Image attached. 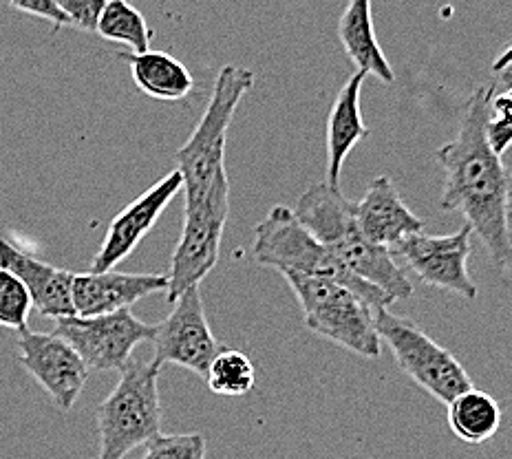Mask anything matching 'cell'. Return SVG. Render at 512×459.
Segmentation results:
<instances>
[{
	"instance_id": "obj_25",
	"label": "cell",
	"mask_w": 512,
	"mask_h": 459,
	"mask_svg": "<svg viewBox=\"0 0 512 459\" xmlns=\"http://www.w3.org/2000/svg\"><path fill=\"white\" fill-rule=\"evenodd\" d=\"M488 144L495 155H504L512 146V87L490 98V117L486 124Z\"/></svg>"
},
{
	"instance_id": "obj_20",
	"label": "cell",
	"mask_w": 512,
	"mask_h": 459,
	"mask_svg": "<svg viewBox=\"0 0 512 459\" xmlns=\"http://www.w3.org/2000/svg\"><path fill=\"white\" fill-rule=\"evenodd\" d=\"M448 426L457 440L484 444L495 437L501 426V407L488 393L471 389L448 404Z\"/></svg>"
},
{
	"instance_id": "obj_12",
	"label": "cell",
	"mask_w": 512,
	"mask_h": 459,
	"mask_svg": "<svg viewBox=\"0 0 512 459\" xmlns=\"http://www.w3.org/2000/svg\"><path fill=\"white\" fill-rule=\"evenodd\" d=\"M18 362L47 391L60 411H71L89 380L78 351L56 334L27 332L18 338Z\"/></svg>"
},
{
	"instance_id": "obj_15",
	"label": "cell",
	"mask_w": 512,
	"mask_h": 459,
	"mask_svg": "<svg viewBox=\"0 0 512 459\" xmlns=\"http://www.w3.org/2000/svg\"><path fill=\"white\" fill-rule=\"evenodd\" d=\"M358 228L369 243L393 250L411 234L424 232V221L404 204L391 177L380 175L367 186L365 197L356 204Z\"/></svg>"
},
{
	"instance_id": "obj_1",
	"label": "cell",
	"mask_w": 512,
	"mask_h": 459,
	"mask_svg": "<svg viewBox=\"0 0 512 459\" xmlns=\"http://www.w3.org/2000/svg\"><path fill=\"white\" fill-rule=\"evenodd\" d=\"M493 93V84L473 91L455 140L437 148L435 157L444 170L442 210L460 212L466 226L486 245L490 261L506 270L512 265V177L486 137Z\"/></svg>"
},
{
	"instance_id": "obj_23",
	"label": "cell",
	"mask_w": 512,
	"mask_h": 459,
	"mask_svg": "<svg viewBox=\"0 0 512 459\" xmlns=\"http://www.w3.org/2000/svg\"><path fill=\"white\" fill-rule=\"evenodd\" d=\"M34 301L23 281L5 268H0V327L25 334Z\"/></svg>"
},
{
	"instance_id": "obj_5",
	"label": "cell",
	"mask_w": 512,
	"mask_h": 459,
	"mask_svg": "<svg viewBox=\"0 0 512 459\" xmlns=\"http://www.w3.org/2000/svg\"><path fill=\"white\" fill-rule=\"evenodd\" d=\"M159 369L151 360H131L120 382L98 407V459H124L162 433Z\"/></svg>"
},
{
	"instance_id": "obj_16",
	"label": "cell",
	"mask_w": 512,
	"mask_h": 459,
	"mask_svg": "<svg viewBox=\"0 0 512 459\" xmlns=\"http://www.w3.org/2000/svg\"><path fill=\"white\" fill-rule=\"evenodd\" d=\"M0 268L9 270L23 281L40 316L53 320L76 316L71 298L73 272L38 261L36 256L16 248L12 241L3 237H0Z\"/></svg>"
},
{
	"instance_id": "obj_6",
	"label": "cell",
	"mask_w": 512,
	"mask_h": 459,
	"mask_svg": "<svg viewBox=\"0 0 512 459\" xmlns=\"http://www.w3.org/2000/svg\"><path fill=\"white\" fill-rule=\"evenodd\" d=\"M283 276L303 307L309 332L362 358H380L382 343L376 332V312L358 294L327 279L301 274Z\"/></svg>"
},
{
	"instance_id": "obj_4",
	"label": "cell",
	"mask_w": 512,
	"mask_h": 459,
	"mask_svg": "<svg viewBox=\"0 0 512 459\" xmlns=\"http://www.w3.org/2000/svg\"><path fill=\"white\" fill-rule=\"evenodd\" d=\"M252 256L256 263L279 270L281 274H301L343 285L358 294L373 312L393 305L389 296L351 274L287 206H274L254 228Z\"/></svg>"
},
{
	"instance_id": "obj_11",
	"label": "cell",
	"mask_w": 512,
	"mask_h": 459,
	"mask_svg": "<svg viewBox=\"0 0 512 459\" xmlns=\"http://www.w3.org/2000/svg\"><path fill=\"white\" fill-rule=\"evenodd\" d=\"M473 230L464 226L453 234L433 237V234H411L391 254L407 263V268L426 285L453 292L464 301H475L479 290L468 274Z\"/></svg>"
},
{
	"instance_id": "obj_28",
	"label": "cell",
	"mask_w": 512,
	"mask_h": 459,
	"mask_svg": "<svg viewBox=\"0 0 512 459\" xmlns=\"http://www.w3.org/2000/svg\"><path fill=\"white\" fill-rule=\"evenodd\" d=\"M510 67H512V42L499 53L497 60L493 62V76H499V73H504Z\"/></svg>"
},
{
	"instance_id": "obj_17",
	"label": "cell",
	"mask_w": 512,
	"mask_h": 459,
	"mask_svg": "<svg viewBox=\"0 0 512 459\" xmlns=\"http://www.w3.org/2000/svg\"><path fill=\"white\" fill-rule=\"evenodd\" d=\"M365 73H351L340 87L332 111L327 117V177L325 184L340 188V173L349 153L369 135V128L360 113V93L365 84Z\"/></svg>"
},
{
	"instance_id": "obj_18",
	"label": "cell",
	"mask_w": 512,
	"mask_h": 459,
	"mask_svg": "<svg viewBox=\"0 0 512 459\" xmlns=\"http://www.w3.org/2000/svg\"><path fill=\"white\" fill-rule=\"evenodd\" d=\"M338 38L349 60L365 76L378 78L384 84L396 80L391 64L378 45L376 29H373L369 0H351L338 20Z\"/></svg>"
},
{
	"instance_id": "obj_21",
	"label": "cell",
	"mask_w": 512,
	"mask_h": 459,
	"mask_svg": "<svg viewBox=\"0 0 512 459\" xmlns=\"http://www.w3.org/2000/svg\"><path fill=\"white\" fill-rule=\"evenodd\" d=\"M95 34H100L104 40L120 42V45H126L133 53L148 51L153 40V29L148 27L146 18L133 5L124 3V0L104 3Z\"/></svg>"
},
{
	"instance_id": "obj_3",
	"label": "cell",
	"mask_w": 512,
	"mask_h": 459,
	"mask_svg": "<svg viewBox=\"0 0 512 459\" xmlns=\"http://www.w3.org/2000/svg\"><path fill=\"white\" fill-rule=\"evenodd\" d=\"M256 76L252 69L239 64H226L212 84V95L204 115L188 142L177 151V173L184 181V201H199L215 190L230 188L226 168V144L232 117L241 100L254 87Z\"/></svg>"
},
{
	"instance_id": "obj_26",
	"label": "cell",
	"mask_w": 512,
	"mask_h": 459,
	"mask_svg": "<svg viewBox=\"0 0 512 459\" xmlns=\"http://www.w3.org/2000/svg\"><path fill=\"white\" fill-rule=\"evenodd\" d=\"M58 5L69 18V27L95 34L104 9V0H58Z\"/></svg>"
},
{
	"instance_id": "obj_2",
	"label": "cell",
	"mask_w": 512,
	"mask_h": 459,
	"mask_svg": "<svg viewBox=\"0 0 512 459\" xmlns=\"http://www.w3.org/2000/svg\"><path fill=\"white\" fill-rule=\"evenodd\" d=\"M294 215L360 281L373 285L393 303L413 296V285L391 250L378 248L362 237L356 204L343 195V190L327 186L325 181L309 186L298 197Z\"/></svg>"
},
{
	"instance_id": "obj_7",
	"label": "cell",
	"mask_w": 512,
	"mask_h": 459,
	"mask_svg": "<svg viewBox=\"0 0 512 459\" xmlns=\"http://www.w3.org/2000/svg\"><path fill=\"white\" fill-rule=\"evenodd\" d=\"M376 332L380 343L389 345L398 367L435 400L451 404L457 396L475 389L460 360L426 336L413 320L380 309L376 312Z\"/></svg>"
},
{
	"instance_id": "obj_10",
	"label": "cell",
	"mask_w": 512,
	"mask_h": 459,
	"mask_svg": "<svg viewBox=\"0 0 512 459\" xmlns=\"http://www.w3.org/2000/svg\"><path fill=\"white\" fill-rule=\"evenodd\" d=\"M153 345L155 356L151 362L159 369L164 365H177L206 378L210 362L223 347L212 336L199 287H190L181 294L164 323L155 325Z\"/></svg>"
},
{
	"instance_id": "obj_14",
	"label": "cell",
	"mask_w": 512,
	"mask_h": 459,
	"mask_svg": "<svg viewBox=\"0 0 512 459\" xmlns=\"http://www.w3.org/2000/svg\"><path fill=\"white\" fill-rule=\"evenodd\" d=\"M168 274H126V272H84L73 274L71 298L76 316L91 318L131 309L142 298L166 292Z\"/></svg>"
},
{
	"instance_id": "obj_9",
	"label": "cell",
	"mask_w": 512,
	"mask_h": 459,
	"mask_svg": "<svg viewBox=\"0 0 512 459\" xmlns=\"http://www.w3.org/2000/svg\"><path fill=\"white\" fill-rule=\"evenodd\" d=\"M53 334L78 351L89 371H122L142 343H153L155 325L137 318L131 309L102 316H69L56 320Z\"/></svg>"
},
{
	"instance_id": "obj_8",
	"label": "cell",
	"mask_w": 512,
	"mask_h": 459,
	"mask_svg": "<svg viewBox=\"0 0 512 459\" xmlns=\"http://www.w3.org/2000/svg\"><path fill=\"white\" fill-rule=\"evenodd\" d=\"M230 217V188L215 190L212 195L184 204V226L170 259L166 298L175 303L215 270L221 252L223 230Z\"/></svg>"
},
{
	"instance_id": "obj_27",
	"label": "cell",
	"mask_w": 512,
	"mask_h": 459,
	"mask_svg": "<svg viewBox=\"0 0 512 459\" xmlns=\"http://www.w3.org/2000/svg\"><path fill=\"white\" fill-rule=\"evenodd\" d=\"M12 9L47 20V23H51L53 34H58L60 29L69 27V18L60 9L58 0H16V3H12Z\"/></svg>"
},
{
	"instance_id": "obj_19",
	"label": "cell",
	"mask_w": 512,
	"mask_h": 459,
	"mask_svg": "<svg viewBox=\"0 0 512 459\" xmlns=\"http://www.w3.org/2000/svg\"><path fill=\"white\" fill-rule=\"evenodd\" d=\"M120 60L131 67L137 89L153 100L181 102L195 89V78L186 64L166 51L148 49L144 53H120Z\"/></svg>"
},
{
	"instance_id": "obj_13",
	"label": "cell",
	"mask_w": 512,
	"mask_h": 459,
	"mask_svg": "<svg viewBox=\"0 0 512 459\" xmlns=\"http://www.w3.org/2000/svg\"><path fill=\"white\" fill-rule=\"evenodd\" d=\"M181 188H184L181 175L177 170H170V173L159 179L155 186H151L135 201H131V204L109 223V230H106V237L100 245L98 254L93 256L89 272H111L117 263L128 259V256L137 250V245L144 241L146 234L153 230V226L159 221V217L164 215L170 201L179 195Z\"/></svg>"
},
{
	"instance_id": "obj_22",
	"label": "cell",
	"mask_w": 512,
	"mask_h": 459,
	"mask_svg": "<svg viewBox=\"0 0 512 459\" xmlns=\"http://www.w3.org/2000/svg\"><path fill=\"white\" fill-rule=\"evenodd\" d=\"M206 382L212 393L226 398H239L250 393L256 382L252 360L237 349H221L217 358L210 362Z\"/></svg>"
},
{
	"instance_id": "obj_24",
	"label": "cell",
	"mask_w": 512,
	"mask_h": 459,
	"mask_svg": "<svg viewBox=\"0 0 512 459\" xmlns=\"http://www.w3.org/2000/svg\"><path fill=\"white\" fill-rule=\"evenodd\" d=\"M142 459H206V437L201 433H159L144 446Z\"/></svg>"
}]
</instances>
